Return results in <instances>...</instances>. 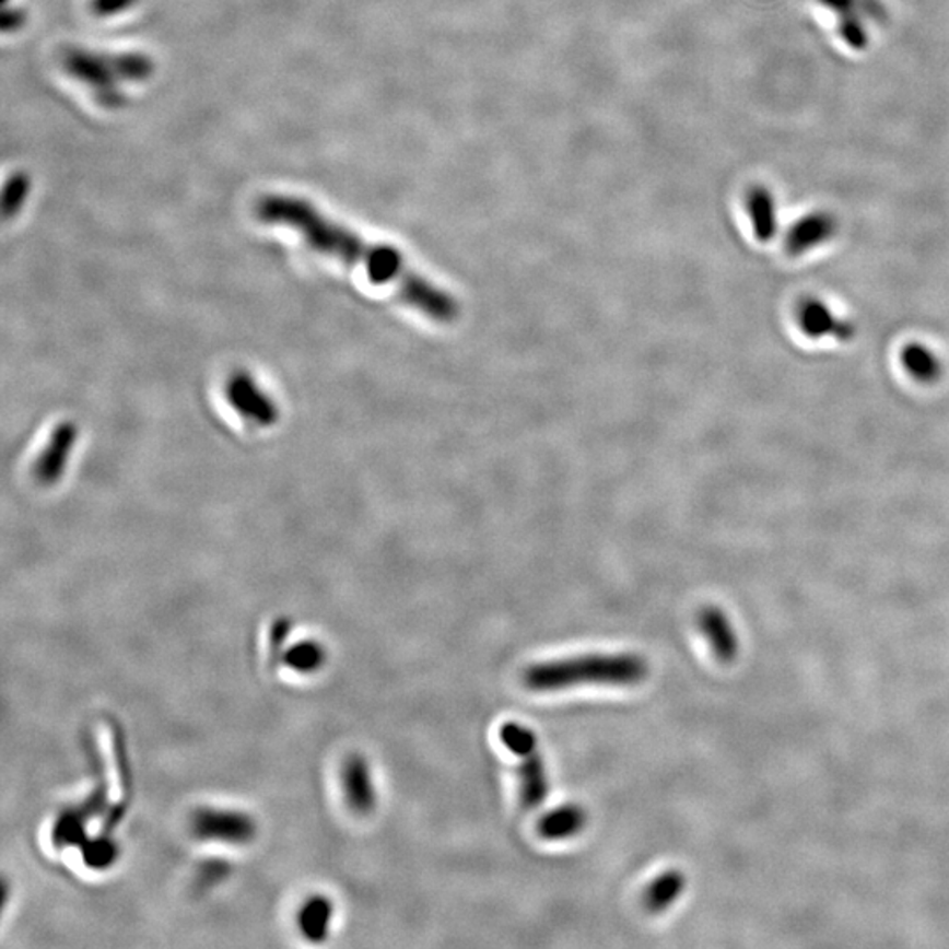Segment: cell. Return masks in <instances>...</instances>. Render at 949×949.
Returning a JSON list of instances; mask_svg holds the SVG:
<instances>
[{"instance_id":"ac0fdd59","label":"cell","mask_w":949,"mask_h":949,"mask_svg":"<svg viewBox=\"0 0 949 949\" xmlns=\"http://www.w3.org/2000/svg\"><path fill=\"white\" fill-rule=\"evenodd\" d=\"M285 661L297 672H315L323 665V649L315 642H301L289 651Z\"/></svg>"},{"instance_id":"5bb4252c","label":"cell","mask_w":949,"mask_h":949,"mask_svg":"<svg viewBox=\"0 0 949 949\" xmlns=\"http://www.w3.org/2000/svg\"><path fill=\"white\" fill-rule=\"evenodd\" d=\"M900 363L904 366L907 375L919 384H934L945 372V364H942V359L939 358L936 350L930 349L925 343H919V341L907 343L902 349Z\"/></svg>"},{"instance_id":"7a4b0ae2","label":"cell","mask_w":949,"mask_h":949,"mask_svg":"<svg viewBox=\"0 0 949 949\" xmlns=\"http://www.w3.org/2000/svg\"><path fill=\"white\" fill-rule=\"evenodd\" d=\"M647 673L649 665L638 654H587L537 663L526 668L523 679L529 690L560 691L581 684L633 686Z\"/></svg>"},{"instance_id":"9a60e30c","label":"cell","mask_w":949,"mask_h":949,"mask_svg":"<svg viewBox=\"0 0 949 949\" xmlns=\"http://www.w3.org/2000/svg\"><path fill=\"white\" fill-rule=\"evenodd\" d=\"M684 888L686 876L681 870H667L659 874L658 878L645 888L644 899H642L645 910L653 914L665 913L673 902L681 899Z\"/></svg>"},{"instance_id":"3957f363","label":"cell","mask_w":949,"mask_h":949,"mask_svg":"<svg viewBox=\"0 0 949 949\" xmlns=\"http://www.w3.org/2000/svg\"><path fill=\"white\" fill-rule=\"evenodd\" d=\"M59 62L69 77L85 83L94 92L97 103L108 109L124 108L127 103L120 83H141L150 80L155 71V63L149 55L138 51L97 54L69 46L60 51Z\"/></svg>"},{"instance_id":"7c38bea8","label":"cell","mask_w":949,"mask_h":949,"mask_svg":"<svg viewBox=\"0 0 949 949\" xmlns=\"http://www.w3.org/2000/svg\"><path fill=\"white\" fill-rule=\"evenodd\" d=\"M343 789L352 811L358 815H370L375 809V786H373L372 771L364 758L352 757L345 763Z\"/></svg>"},{"instance_id":"52a82bcc","label":"cell","mask_w":949,"mask_h":949,"mask_svg":"<svg viewBox=\"0 0 949 949\" xmlns=\"http://www.w3.org/2000/svg\"><path fill=\"white\" fill-rule=\"evenodd\" d=\"M837 220L827 211H811L788 229L784 236V250L792 257L806 256L820 248L837 234Z\"/></svg>"},{"instance_id":"44dd1931","label":"cell","mask_w":949,"mask_h":949,"mask_svg":"<svg viewBox=\"0 0 949 949\" xmlns=\"http://www.w3.org/2000/svg\"><path fill=\"white\" fill-rule=\"evenodd\" d=\"M23 25H25V13L19 8H8L2 14V31H19Z\"/></svg>"},{"instance_id":"5b68a950","label":"cell","mask_w":949,"mask_h":949,"mask_svg":"<svg viewBox=\"0 0 949 949\" xmlns=\"http://www.w3.org/2000/svg\"><path fill=\"white\" fill-rule=\"evenodd\" d=\"M797 323L800 331L812 340L850 341L856 335L853 323L835 314L820 297H806L798 303Z\"/></svg>"},{"instance_id":"d6986e66","label":"cell","mask_w":949,"mask_h":949,"mask_svg":"<svg viewBox=\"0 0 949 949\" xmlns=\"http://www.w3.org/2000/svg\"><path fill=\"white\" fill-rule=\"evenodd\" d=\"M839 32H841L842 39L846 40V45L851 46L853 50L862 51L869 45L867 31H865L864 23L856 11L839 16Z\"/></svg>"},{"instance_id":"e0dca14e","label":"cell","mask_w":949,"mask_h":949,"mask_svg":"<svg viewBox=\"0 0 949 949\" xmlns=\"http://www.w3.org/2000/svg\"><path fill=\"white\" fill-rule=\"evenodd\" d=\"M31 176L25 175L22 171L11 175V178L5 181L4 194H2V215L5 220L13 219L19 215L23 204L28 199L31 194Z\"/></svg>"},{"instance_id":"4fadbf2b","label":"cell","mask_w":949,"mask_h":949,"mask_svg":"<svg viewBox=\"0 0 949 949\" xmlns=\"http://www.w3.org/2000/svg\"><path fill=\"white\" fill-rule=\"evenodd\" d=\"M587 823V812L577 804H564L538 820L537 830L543 839L561 841L583 832Z\"/></svg>"},{"instance_id":"8992f818","label":"cell","mask_w":949,"mask_h":949,"mask_svg":"<svg viewBox=\"0 0 949 949\" xmlns=\"http://www.w3.org/2000/svg\"><path fill=\"white\" fill-rule=\"evenodd\" d=\"M194 833L202 841L245 844L256 833V827L248 816L234 811H199L192 820Z\"/></svg>"},{"instance_id":"7402d4cb","label":"cell","mask_w":949,"mask_h":949,"mask_svg":"<svg viewBox=\"0 0 949 949\" xmlns=\"http://www.w3.org/2000/svg\"><path fill=\"white\" fill-rule=\"evenodd\" d=\"M820 2L827 10L837 13L839 16L841 14L853 13V11H856V5H858V0H820Z\"/></svg>"},{"instance_id":"2e32d148","label":"cell","mask_w":949,"mask_h":949,"mask_svg":"<svg viewBox=\"0 0 949 949\" xmlns=\"http://www.w3.org/2000/svg\"><path fill=\"white\" fill-rule=\"evenodd\" d=\"M331 902L315 897L305 905V910L301 911V930L309 940H323L331 922Z\"/></svg>"},{"instance_id":"30bf717a","label":"cell","mask_w":949,"mask_h":949,"mask_svg":"<svg viewBox=\"0 0 949 949\" xmlns=\"http://www.w3.org/2000/svg\"><path fill=\"white\" fill-rule=\"evenodd\" d=\"M517 757L525 758L519 766V800L526 811H534L542 806L547 795L551 792V784L547 777L546 765L538 752V743L520 751Z\"/></svg>"},{"instance_id":"6da1fadb","label":"cell","mask_w":949,"mask_h":949,"mask_svg":"<svg viewBox=\"0 0 949 949\" xmlns=\"http://www.w3.org/2000/svg\"><path fill=\"white\" fill-rule=\"evenodd\" d=\"M257 219L296 231L314 250L364 271L375 285L393 288L419 314L438 324L456 323L461 306L450 292L431 282L398 248L373 243L296 196L271 194L257 202Z\"/></svg>"},{"instance_id":"8fae6325","label":"cell","mask_w":949,"mask_h":949,"mask_svg":"<svg viewBox=\"0 0 949 949\" xmlns=\"http://www.w3.org/2000/svg\"><path fill=\"white\" fill-rule=\"evenodd\" d=\"M746 210L758 242H772L780 233V215L771 190L763 185H752L746 194Z\"/></svg>"},{"instance_id":"9c48e42d","label":"cell","mask_w":949,"mask_h":949,"mask_svg":"<svg viewBox=\"0 0 949 949\" xmlns=\"http://www.w3.org/2000/svg\"><path fill=\"white\" fill-rule=\"evenodd\" d=\"M696 621L714 656L722 663H734L739 656V636L725 610L708 605L700 610Z\"/></svg>"},{"instance_id":"ffe728a7","label":"cell","mask_w":949,"mask_h":949,"mask_svg":"<svg viewBox=\"0 0 949 949\" xmlns=\"http://www.w3.org/2000/svg\"><path fill=\"white\" fill-rule=\"evenodd\" d=\"M139 0H92V13L101 19H109L117 14L126 13L132 5L138 4Z\"/></svg>"},{"instance_id":"ba28073f","label":"cell","mask_w":949,"mask_h":949,"mask_svg":"<svg viewBox=\"0 0 949 949\" xmlns=\"http://www.w3.org/2000/svg\"><path fill=\"white\" fill-rule=\"evenodd\" d=\"M77 442L78 425L74 422H62L55 427L48 444L34 465V477L39 484L51 485L62 479Z\"/></svg>"},{"instance_id":"277c9868","label":"cell","mask_w":949,"mask_h":949,"mask_svg":"<svg viewBox=\"0 0 949 949\" xmlns=\"http://www.w3.org/2000/svg\"><path fill=\"white\" fill-rule=\"evenodd\" d=\"M229 403L243 419L257 425H273L280 419L273 398L247 372L234 373L225 386Z\"/></svg>"}]
</instances>
